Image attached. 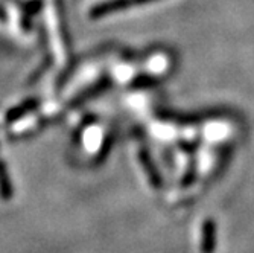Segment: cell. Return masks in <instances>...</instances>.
Segmentation results:
<instances>
[{
    "label": "cell",
    "instance_id": "cell-2",
    "mask_svg": "<svg viewBox=\"0 0 254 253\" xmlns=\"http://www.w3.org/2000/svg\"><path fill=\"white\" fill-rule=\"evenodd\" d=\"M32 107H35V102H34V101H31V102L25 104L23 107H18V108L12 110L11 113H8V121H9V119H17V118H20V114L26 113V111H28V110H31Z\"/></svg>",
    "mask_w": 254,
    "mask_h": 253
},
{
    "label": "cell",
    "instance_id": "cell-1",
    "mask_svg": "<svg viewBox=\"0 0 254 253\" xmlns=\"http://www.w3.org/2000/svg\"><path fill=\"white\" fill-rule=\"evenodd\" d=\"M0 194H2L3 198L11 197V183L6 177V171L2 164H0Z\"/></svg>",
    "mask_w": 254,
    "mask_h": 253
}]
</instances>
